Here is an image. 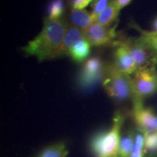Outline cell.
<instances>
[{
	"instance_id": "6da1fadb",
	"label": "cell",
	"mask_w": 157,
	"mask_h": 157,
	"mask_svg": "<svg viewBox=\"0 0 157 157\" xmlns=\"http://www.w3.org/2000/svg\"><path fill=\"white\" fill-rule=\"evenodd\" d=\"M66 28L67 22L64 20L45 18L41 32L23 47V51L27 56L36 57L39 61L60 57Z\"/></svg>"
},
{
	"instance_id": "7a4b0ae2",
	"label": "cell",
	"mask_w": 157,
	"mask_h": 157,
	"mask_svg": "<svg viewBox=\"0 0 157 157\" xmlns=\"http://www.w3.org/2000/svg\"><path fill=\"white\" fill-rule=\"evenodd\" d=\"M124 121V116L118 112L113 117L111 128L96 133L92 137L90 148L95 157H119L120 130Z\"/></svg>"
},
{
	"instance_id": "3957f363",
	"label": "cell",
	"mask_w": 157,
	"mask_h": 157,
	"mask_svg": "<svg viewBox=\"0 0 157 157\" xmlns=\"http://www.w3.org/2000/svg\"><path fill=\"white\" fill-rule=\"evenodd\" d=\"M103 85L109 97L116 101L132 99V78L119 70L114 63L105 65Z\"/></svg>"
},
{
	"instance_id": "277c9868",
	"label": "cell",
	"mask_w": 157,
	"mask_h": 157,
	"mask_svg": "<svg viewBox=\"0 0 157 157\" xmlns=\"http://www.w3.org/2000/svg\"><path fill=\"white\" fill-rule=\"evenodd\" d=\"M132 101H143L157 92V71L156 67L149 66L137 68L132 78Z\"/></svg>"
},
{
	"instance_id": "5b68a950",
	"label": "cell",
	"mask_w": 157,
	"mask_h": 157,
	"mask_svg": "<svg viewBox=\"0 0 157 157\" xmlns=\"http://www.w3.org/2000/svg\"><path fill=\"white\" fill-rule=\"evenodd\" d=\"M120 40L128 48L133 60L136 65L137 68H146L149 66L156 67L157 65V58L153 53L146 44L138 38H128L121 37Z\"/></svg>"
},
{
	"instance_id": "8992f818",
	"label": "cell",
	"mask_w": 157,
	"mask_h": 157,
	"mask_svg": "<svg viewBox=\"0 0 157 157\" xmlns=\"http://www.w3.org/2000/svg\"><path fill=\"white\" fill-rule=\"evenodd\" d=\"M105 65L99 56H93L84 63L78 76V84L83 89H90L103 80Z\"/></svg>"
},
{
	"instance_id": "52a82bcc",
	"label": "cell",
	"mask_w": 157,
	"mask_h": 157,
	"mask_svg": "<svg viewBox=\"0 0 157 157\" xmlns=\"http://www.w3.org/2000/svg\"><path fill=\"white\" fill-rule=\"evenodd\" d=\"M84 38L92 46L101 47L114 44L117 41L116 25H104L95 22L89 28L82 31Z\"/></svg>"
},
{
	"instance_id": "ba28073f",
	"label": "cell",
	"mask_w": 157,
	"mask_h": 157,
	"mask_svg": "<svg viewBox=\"0 0 157 157\" xmlns=\"http://www.w3.org/2000/svg\"><path fill=\"white\" fill-rule=\"evenodd\" d=\"M132 113L139 130L143 132H156L157 115L152 109L145 107L143 101H133Z\"/></svg>"
},
{
	"instance_id": "9c48e42d",
	"label": "cell",
	"mask_w": 157,
	"mask_h": 157,
	"mask_svg": "<svg viewBox=\"0 0 157 157\" xmlns=\"http://www.w3.org/2000/svg\"><path fill=\"white\" fill-rule=\"evenodd\" d=\"M114 62L113 63L119 70L127 75H130L137 69L136 65L128 48L119 39H117L114 44Z\"/></svg>"
},
{
	"instance_id": "30bf717a",
	"label": "cell",
	"mask_w": 157,
	"mask_h": 157,
	"mask_svg": "<svg viewBox=\"0 0 157 157\" xmlns=\"http://www.w3.org/2000/svg\"><path fill=\"white\" fill-rule=\"evenodd\" d=\"M84 39H85V38L81 29H78L70 23H67V28L61 48L60 57L68 56L71 49L76 44Z\"/></svg>"
},
{
	"instance_id": "8fae6325",
	"label": "cell",
	"mask_w": 157,
	"mask_h": 157,
	"mask_svg": "<svg viewBox=\"0 0 157 157\" xmlns=\"http://www.w3.org/2000/svg\"><path fill=\"white\" fill-rule=\"evenodd\" d=\"M69 19L71 24L75 25L82 31L89 28L95 21L92 13L86 10H72L70 13Z\"/></svg>"
},
{
	"instance_id": "7c38bea8",
	"label": "cell",
	"mask_w": 157,
	"mask_h": 157,
	"mask_svg": "<svg viewBox=\"0 0 157 157\" xmlns=\"http://www.w3.org/2000/svg\"><path fill=\"white\" fill-rule=\"evenodd\" d=\"M92 45L86 39L78 42L71 49L68 56H70L74 61L80 63L84 61L90 54Z\"/></svg>"
},
{
	"instance_id": "4fadbf2b",
	"label": "cell",
	"mask_w": 157,
	"mask_h": 157,
	"mask_svg": "<svg viewBox=\"0 0 157 157\" xmlns=\"http://www.w3.org/2000/svg\"><path fill=\"white\" fill-rule=\"evenodd\" d=\"M120 9L118 7L115 2L112 0L109 6L96 17L95 22L104 25H110L114 22L119 15Z\"/></svg>"
},
{
	"instance_id": "5bb4252c",
	"label": "cell",
	"mask_w": 157,
	"mask_h": 157,
	"mask_svg": "<svg viewBox=\"0 0 157 157\" xmlns=\"http://www.w3.org/2000/svg\"><path fill=\"white\" fill-rule=\"evenodd\" d=\"M68 150L63 143H57L44 148L37 157H67Z\"/></svg>"
},
{
	"instance_id": "9a60e30c",
	"label": "cell",
	"mask_w": 157,
	"mask_h": 157,
	"mask_svg": "<svg viewBox=\"0 0 157 157\" xmlns=\"http://www.w3.org/2000/svg\"><path fill=\"white\" fill-rule=\"evenodd\" d=\"M135 132L129 131L121 138L119 143V157H128L132 151L135 141Z\"/></svg>"
},
{
	"instance_id": "2e32d148",
	"label": "cell",
	"mask_w": 157,
	"mask_h": 157,
	"mask_svg": "<svg viewBox=\"0 0 157 157\" xmlns=\"http://www.w3.org/2000/svg\"><path fill=\"white\" fill-rule=\"evenodd\" d=\"M65 11L64 0H51L48 8V17L51 21L61 19Z\"/></svg>"
},
{
	"instance_id": "e0dca14e",
	"label": "cell",
	"mask_w": 157,
	"mask_h": 157,
	"mask_svg": "<svg viewBox=\"0 0 157 157\" xmlns=\"http://www.w3.org/2000/svg\"><path fill=\"white\" fill-rule=\"evenodd\" d=\"M134 27L140 32L141 36L140 38L141 40L146 44V46L152 51L153 53L157 58V34L154 31H146L142 30L136 25H135Z\"/></svg>"
},
{
	"instance_id": "ac0fdd59",
	"label": "cell",
	"mask_w": 157,
	"mask_h": 157,
	"mask_svg": "<svg viewBox=\"0 0 157 157\" xmlns=\"http://www.w3.org/2000/svg\"><path fill=\"white\" fill-rule=\"evenodd\" d=\"M146 149H145V137L144 133L139 130L135 133V141L132 150L128 157H143Z\"/></svg>"
},
{
	"instance_id": "d6986e66",
	"label": "cell",
	"mask_w": 157,
	"mask_h": 157,
	"mask_svg": "<svg viewBox=\"0 0 157 157\" xmlns=\"http://www.w3.org/2000/svg\"><path fill=\"white\" fill-rule=\"evenodd\" d=\"M145 137V149L146 151L151 154H157V132H143Z\"/></svg>"
},
{
	"instance_id": "ffe728a7",
	"label": "cell",
	"mask_w": 157,
	"mask_h": 157,
	"mask_svg": "<svg viewBox=\"0 0 157 157\" xmlns=\"http://www.w3.org/2000/svg\"><path fill=\"white\" fill-rule=\"evenodd\" d=\"M112 0H93L92 2V14L95 18L101 14L104 10L109 6Z\"/></svg>"
},
{
	"instance_id": "44dd1931",
	"label": "cell",
	"mask_w": 157,
	"mask_h": 157,
	"mask_svg": "<svg viewBox=\"0 0 157 157\" xmlns=\"http://www.w3.org/2000/svg\"><path fill=\"white\" fill-rule=\"evenodd\" d=\"M93 0H71V6L73 10H84Z\"/></svg>"
},
{
	"instance_id": "7402d4cb",
	"label": "cell",
	"mask_w": 157,
	"mask_h": 157,
	"mask_svg": "<svg viewBox=\"0 0 157 157\" xmlns=\"http://www.w3.org/2000/svg\"><path fill=\"white\" fill-rule=\"evenodd\" d=\"M113 1H114L115 3L117 4L118 7L121 10L122 9L123 7H124L125 6L129 5L132 0H113Z\"/></svg>"
},
{
	"instance_id": "603a6c76",
	"label": "cell",
	"mask_w": 157,
	"mask_h": 157,
	"mask_svg": "<svg viewBox=\"0 0 157 157\" xmlns=\"http://www.w3.org/2000/svg\"><path fill=\"white\" fill-rule=\"evenodd\" d=\"M153 29H154V32L157 33V17L155 18V20L153 22Z\"/></svg>"
},
{
	"instance_id": "cb8c5ba5",
	"label": "cell",
	"mask_w": 157,
	"mask_h": 157,
	"mask_svg": "<svg viewBox=\"0 0 157 157\" xmlns=\"http://www.w3.org/2000/svg\"><path fill=\"white\" fill-rule=\"evenodd\" d=\"M154 33H156V32H154ZM156 34H157V33H156Z\"/></svg>"
}]
</instances>
